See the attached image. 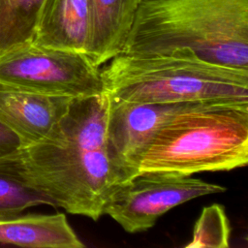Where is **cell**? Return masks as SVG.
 Here are the masks:
<instances>
[{
	"instance_id": "cell-1",
	"label": "cell",
	"mask_w": 248,
	"mask_h": 248,
	"mask_svg": "<svg viewBox=\"0 0 248 248\" xmlns=\"http://www.w3.org/2000/svg\"><path fill=\"white\" fill-rule=\"evenodd\" d=\"M105 92L73 98L43 140L0 157L4 171L46 197L53 206L97 221L128 177L115 162L106 130Z\"/></svg>"
},
{
	"instance_id": "cell-2",
	"label": "cell",
	"mask_w": 248,
	"mask_h": 248,
	"mask_svg": "<svg viewBox=\"0 0 248 248\" xmlns=\"http://www.w3.org/2000/svg\"><path fill=\"white\" fill-rule=\"evenodd\" d=\"M182 48L209 62L248 69V0H140L121 53Z\"/></svg>"
},
{
	"instance_id": "cell-3",
	"label": "cell",
	"mask_w": 248,
	"mask_h": 248,
	"mask_svg": "<svg viewBox=\"0 0 248 248\" xmlns=\"http://www.w3.org/2000/svg\"><path fill=\"white\" fill-rule=\"evenodd\" d=\"M104 92L141 103L248 102V69L202 59L182 48L166 54H118L101 70Z\"/></svg>"
},
{
	"instance_id": "cell-4",
	"label": "cell",
	"mask_w": 248,
	"mask_h": 248,
	"mask_svg": "<svg viewBox=\"0 0 248 248\" xmlns=\"http://www.w3.org/2000/svg\"><path fill=\"white\" fill-rule=\"evenodd\" d=\"M248 163V102H202L185 108L153 137L141 171L192 175L231 170Z\"/></svg>"
},
{
	"instance_id": "cell-5",
	"label": "cell",
	"mask_w": 248,
	"mask_h": 248,
	"mask_svg": "<svg viewBox=\"0 0 248 248\" xmlns=\"http://www.w3.org/2000/svg\"><path fill=\"white\" fill-rule=\"evenodd\" d=\"M99 68L86 54L29 43L0 57V83L47 95L87 97L104 92Z\"/></svg>"
},
{
	"instance_id": "cell-6",
	"label": "cell",
	"mask_w": 248,
	"mask_h": 248,
	"mask_svg": "<svg viewBox=\"0 0 248 248\" xmlns=\"http://www.w3.org/2000/svg\"><path fill=\"white\" fill-rule=\"evenodd\" d=\"M226 190L189 174L141 171L116 186L105 204L104 215L110 216L127 232H142L171 208Z\"/></svg>"
},
{
	"instance_id": "cell-7",
	"label": "cell",
	"mask_w": 248,
	"mask_h": 248,
	"mask_svg": "<svg viewBox=\"0 0 248 248\" xmlns=\"http://www.w3.org/2000/svg\"><path fill=\"white\" fill-rule=\"evenodd\" d=\"M107 96L108 145L128 179L139 173L141 157L158 130L177 112L202 103H141Z\"/></svg>"
},
{
	"instance_id": "cell-8",
	"label": "cell",
	"mask_w": 248,
	"mask_h": 248,
	"mask_svg": "<svg viewBox=\"0 0 248 248\" xmlns=\"http://www.w3.org/2000/svg\"><path fill=\"white\" fill-rule=\"evenodd\" d=\"M72 99L0 83V122L15 133L22 144L33 143L48 135L67 111Z\"/></svg>"
},
{
	"instance_id": "cell-9",
	"label": "cell",
	"mask_w": 248,
	"mask_h": 248,
	"mask_svg": "<svg viewBox=\"0 0 248 248\" xmlns=\"http://www.w3.org/2000/svg\"><path fill=\"white\" fill-rule=\"evenodd\" d=\"M90 35L89 0H46L32 43L87 55Z\"/></svg>"
},
{
	"instance_id": "cell-10",
	"label": "cell",
	"mask_w": 248,
	"mask_h": 248,
	"mask_svg": "<svg viewBox=\"0 0 248 248\" xmlns=\"http://www.w3.org/2000/svg\"><path fill=\"white\" fill-rule=\"evenodd\" d=\"M91 35L87 56L98 67L121 53L140 0H89Z\"/></svg>"
},
{
	"instance_id": "cell-11",
	"label": "cell",
	"mask_w": 248,
	"mask_h": 248,
	"mask_svg": "<svg viewBox=\"0 0 248 248\" xmlns=\"http://www.w3.org/2000/svg\"><path fill=\"white\" fill-rule=\"evenodd\" d=\"M0 242L32 248H83L64 213L0 218Z\"/></svg>"
},
{
	"instance_id": "cell-12",
	"label": "cell",
	"mask_w": 248,
	"mask_h": 248,
	"mask_svg": "<svg viewBox=\"0 0 248 248\" xmlns=\"http://www.w3.org/2000/svg\"><path fill=\"white\" fill-rule=\"evenodd\" d=\"M46 0H0V57L32 43Z\"/></svg>"
},
{
	"instance_id": "cell-13",
	"label": "cell",
	"mask_w": 248,
	"mask_h": 248,
	"mask_svg": "<svg viewBox=\"0 0 248 248\" xmlns=\"http://www.w3.org/2000/svg\"><path fill=\"white\" fill-rule=\"evenodd\" d=\"M231 226L225 208L213 203L202 208L195 223L190 242L187 248H227L230 246Z\"/></svg>"
},
{
	"instance_id": "cell-14",
	"label": "cell",
	"mask_w": 248,
	"mask_h": 248,
	"mask_svg": "<svg viewBox=\"0 0 248 248\" xmlns=\"http://www.w3.org/2000/svg\"><path fill=\"white\" fill-rule=\"evenodd\" d=\"M41 204L53 206L46 197L0 170V218L16 216Z\"/></svg>"
},
{
	"instance_id": "cell-15",
	"label": "cell",
	"mask_w": 248,
	"mask_h": 248,
	"mask_svg": "<svg viewBox=\"0 0 248 248\" xmlns=\"http://www.w3.org/2000/svg\"><path fill=\"white\" fill-rule=\"evenodd\" d=\"M21 144L19 138L0 122V157L14 152Z\"/></svg>"
}]
</instances>
